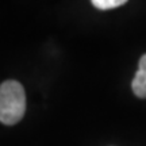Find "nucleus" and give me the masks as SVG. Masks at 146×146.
I'll return each instance as SVG.
<instances>
[{
  "instance_id": "1",
  "label": "nucleus",
  "mask_w": 146,
  "mask_h": 146,
  "mask_svg": "<svg viewBox=\"0 0 146 146\" xmlns=\"http://www.w3.org/2000/svg\"><path fill=\"white\" fill-rule=\"evenodd\" d=\"M26 111V94L21 83L7 80L0 85V122L15 125Z\"/></svg>"
},
{
  "instance_id": "2",
  "label": "nucleus",
  "mask_w": 146,
  "mask_h": 146,
  "mask_svg": "<svg viewBox=\"0 0 146 146\" xmlns=\"http://www.w3.org/2000/svg\"><path fill=\"white\" fill-rule=\"evenodd\" d=\"M133 92L135 96L146 99V54H143L138 64V70H137L133 84H131Z\"/></svg>"
},
{
  "instance_id": "3",
  "label": "nucleus",
  "mask_w": 146,
  "mask_h": 146,
  "mask_svg": "<svg viewBox=\"0 0 146 146\" xmlns=\"http://www.w3.org/2000/svg\"><path fill=\"white\" fill-rule=\"evenodd\" d=\"M92 4L99 8V10H112V8H118L120 5L126 4V0H94Z\"/></svg>"
}]
</instances>
